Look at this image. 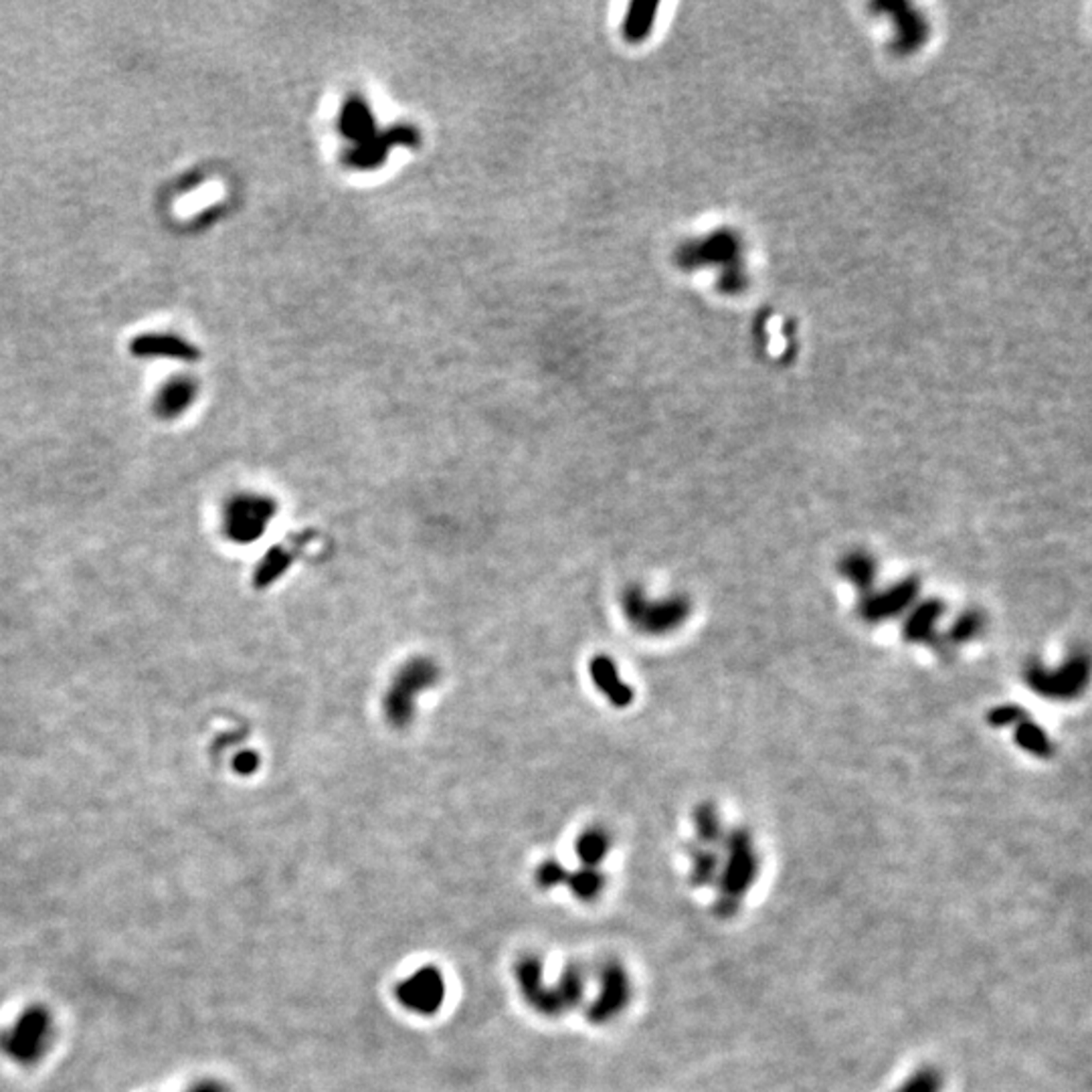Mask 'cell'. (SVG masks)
Returning a JSON list of instances; mask_svg holds the SVG:
<instances>
[{
  "instance_id": "cell-4",
  "label": "cell",
  "mask_w": 1092,
  "mask_h": 1092,
  "mask_svg": "<svg viewBox=\"0 0 1092 1092\" xmlns=\"http://www.w3.org/2000/svg\"><path fill=\"white\" fill-rule=\"evenodd\" d=\"M277 504L272 496L243 492L233 496L225 508V533L238 544L259 540L270 528Z\"/></svg>"
},
{
  "instance_id": "cell-18",
  "label": "cell",
  "mask_w": 1092,
  "mask_h": 1092,
  "mask_svg": "<svg viewBox=\"0 0 1092 1092\" xmlns=\"http://www.w3.org/2000/svg\"><path fill=\"white\" fill-rule=\"evenodd\" d=\"M720 862H718V855L708 850V848H696L695 850V870H692V876H695L696 884H711L718 872Z\"/></svg>"
},
{
  "instance_id": "cell-21",
  "label": "cell",
  "mask_w": 1092,
  "mask_h": 1092,
  "mask_svg": "<svg viewBox=\"0 0 1092 1092\" xmlns=\"http://www.w3.org/2000/svg\"><path fill=\"white\" fill-rule=\"evenodd\" d=\"M235 766H238V771L241 773H251L257 769V755L255 752H243V755L238 757L235 761Z\"/></svg>"
},
{
  "instance_id": "cell-20",
  "label": "cell",
  "mask_w": 1092,
  "mask_h": 1092,
  "mask_svg": "<svg viewBox=\"0 0 1092 1092\" xmlns=\"http://www.w3.org/2000/svg\"><path fill=\"white\" fill-rule=\"evenodd\" d=\"M987 720H990L992 727H1010V725H1017V722L1024 720V711L1020 706L1015 704H1003L994 708L987 714Z\"/></svg>"
},
{
  "instance_id": "cell-3",
  "label": "cell",
  "mask_w": 1092,
  "mask_h": 1092,
  "mask_svg": "<svg viewBox=\"0 0 1092 1092\" xmlns=\"http://www.w3.org/2000/svg\"><path fill=\"white\" fill-rule=\"evenodd\" d=\"M729 858L725 870L720 874V900L718 908L722 914L734 912L739 908L743 896L757 876V852L750 842V836L745 830H734L729 839Z\"/></svg>"
},
{
  "instance_id": "cell-8",
  "label": "cell",
  "mask_w": 1092,
  "mask_h": 1092,
  "mask_svg": "<svg viewBox=\"0 0 1092 1092\" xmlns=\"http://www.w3.org/2000/svg\"><path fill=\"white\" fill-rule=\"evenodd\" d=\"M589 676H591V682L595 684V688L613 706L625 708L633 702V688L624 680L622 674H619L613 658L595 656L589 661Z\"/></svg>"
},
{
  "instance_id": "cell-6",
  "label": "cell",
  "mask_w": 1092,
  "mask_h": 1092,
  "mask_svg": "<svg viewBox=\"0 0 1092 1092\" xmlns=\"http://www.w3.org/2000/svg\"><path fill=\"white\" fill-rule=\"evenodd\" d=\"M921 591V583L917 579H905L894 583L892 587L884 589L880 593H870L862 599L860 615L868 624L889 622V619L905 613L910 605L917 601Z\"/></svg>"
},
{
  "instance_id": "cell-1",
  "label": "cell",
  "mask_w": 1092,
  "mask_h": 1092,
  "mask_svg": "<svg viewBox=\"0 0 1092 1092\" xmlns=\"http://www.w3.org/2000/svg\"><path fill=\"white\" fill-rule=\"evenodd\" d=\"M441 680V670L437 661L425 656L407 660L398 668L382 698V714L393 729L405 731L413 725L417 716V706L423 692L432 690Z\"/></svg>"
},
{
  "instance_id": "cell-17",
  "label": "cell",
  "mask_w": 1092,
  "mask_h": 1092,
  "mask_svg": "<svg viewBox=\"0 0 1092 1092\" xmlns=\"http://www.w3.org/2000/svg\"><path fill=\"white\" fill-rule=\"evenodd\" d=\"M941 1090H942L941 1072L935 1068H921L917 1072H912L894 1092H941Z\"/></svg>"
},
{
  "instance_id": "cell-13",
  "label": "cell",
  "mask_w": 1092,
  "mask_h": 1092,
  "mask_svg": "<svg viewBox=\"0 0 1092 1092\" xmlns=\"http://www.w3.org/2000/svg\"><path fill=\"white\" fill-rule=\"evenodd\" d=\"M1015 743L1036 757H1050L1052 749H1054L1050 736H1048L1046 731H1042V727H1038L1036 722H1031V720L1017 722Z\"/></svg>"
},
{
  "instance_id": "cell-5",
  "label": "cell",
  "mask_w": 1092,
  "mask_h": 1092,
  "mask_svg": "<svg viewBox=\"0 0 1092 1092\" xmlns=\"http://www.w3.org/2000/svg\"><path fill=\"white\" fill-rule=\"evenodd\" d=\"M1088 660L1074 656L1056 670H1048L1040 663H1030L1026 668V684L1042 698L1070 700L1081 695L1088 684Z\"/></svg>"
},
{
  "instance_id": "cell-10",
  "label": "cell",
  "mask_w": 1092,
  "mask_h": 1092,
  "mask_svg": "<svg viewBox=\"0 0 1092 1092\" xmlns=\"http://www.w3.org/2000/svg\"><path fill=\"white\" fill-rule=\"evenodd\" d=\"M293 558H296V549H290L286 544H277L273 549L261 558V563L257 565L255 571V585L257 587H270L273 585L279 577H282L284 572H288V569L291 567Z\"/></svg>"
},
{
  "instance_id": "cell-16",
  "label": "cell",
  "mask_w": 1092,
  "mask_h": 1092,
  "mask_svg": "<svg viewBox=\"0 0 1092 1092\" xmlns=\"http://www.w3.org/2000/svg\"><path fill=\"white\" fill-rule=\"evenodd\" d=\"M407 992L411 994L409 995V1001H413L411 1006H423V1008H430L432 1003L437 1001V997L441 994L437 978L433 976V973H430V976H417L415 979H411Z\"/></svg>"
},
{
  "instance_id": "cell-19",
  "label": "cell",
  "mask_w": 1092,
  "mask_h": 1092,
  "mask_svg": "<svg viewBox=\"0 0 1092 1092\" xmlns=\"http://www.w3.org/2000/svg\"><path fill=\"white\" fill-rule=\"evenodd\" d=\"M981 629H983V617L978 611H967L953 624L949 638L955 643H963L976 638Z\"/></svg>"
},
{
  "instance_id": "cell-12",
  "label": "cell",
  "mask_w": 1092,
  "mask_h": 1092,
  "mask_svg": "<svg viewBox=\"0 0 1092 1092\" xmlns=\"http://www.w3.org/2000/svg\"><path fill=\"white\" fill-rule=\"evenodd\" d=\"M195 396V385L190 380H172L170 385H167V389L160 393L158 396V411L160 415L165 417H174V415H181V413L190 405Z\"/></svg>"
},
{
  "instance_id": "cell-11",
  "label": "cell",
  "mask_w": 1092,
  "mask_h": 1092,
  "mask_svg": "<svg viewBox=\"0 0 1092 1092\" xmlns=\"http://www.w3.org/2000/svg\"><path fill=\"white\" fill-rule=\"evenodd\" d=\"M839 572L860 591L868 593L876 579V560L866 553H852L846 555L839 563Z\"/></svg>"
},
{
  "instance_id": "cell-14",
  "label": "cell",
  "mask_w": 1092,
  "mask_h": 1092,
  "mask_svg": "<svg viewBox=\"0 0 1092 1092\" xmlns=\"http://www.w3.org/2000/svg\"><path fill=\"white\" fill-rule=\"evenodd\" d=\"M609 836L605 834L599 828L593 830H587L577 842V852L585 862H591L597 864L603 860V855L609 852Z\"/></svg>"
},
{
  "instance_id": "cell-15",
  "label": "cell",
  "mask_w": 1092,
  "mask_h": 1092,
  "mask_svg": "<svg viewBox=\"0 0 1092 1092\" xmlns=\"http://www.w3.org/2000/svg\"><path fill=\"white\" fill-rule=\"evenodd\" d=\"M696 832L702 846L708 844H714L722 837V828H720V819L718 814L713 803H702L696 809Z\"/></svg>"
},
{
  "instance_id": "cell-7",
  "label": "cell",
  "mask_w": 1092,
  "mask_h": 1092,
  "mask_svg": "<svg viewBox=\"0 0 1092 1092\" xmlns=\"http://www.w3.org/2000/svg\"><path fill=\"white\" fill-rule=\"evenodd\" d=\"M132 354L140 359H168L179 362H197L201 352L197 346L174 334H142L130 344Z\"/></svg>"
},
{
  "instance_id": "cell-2",
  "label": "cell",
  "mask_w": 1092,
  "mask_h": 1092,
  "mask_svg": "<svg viewBox=\"0 0 1092 1092\" xmlns=\"http://www.w3.org/2000/svg\"><path fill=\"white\" fill-rule=\"evenodd\" d=\"M622 609L633 629L643 636H668L686 624L692 605L684 595L649 599L638 585H629L622 593Z\"/></svg>"
},
{
  "instance_id": "cell-9",
  "label": "cell",
  "mask_w": 1092,
  "mask_h": 1092,
  "mask_svg": "<svg viewBox=\"0 0 1092 1092\" xmlns=\"http://www.w3.org/2000/svg\"><path fill=\"white\" fill-rule=\"evenodd\" d=\"M944 611V605L939 599H926L910 611L905 624V640L910 643L928 642L933 638L935 627Z\"/></svg>"
}]
</instances>
